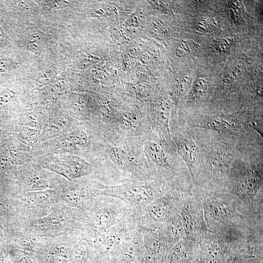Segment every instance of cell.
<instances>
[{"label": "cell", "mask_w": 263, "mask_h": 263, "mask_svg": "<svg viewBox=\"0 0 263 263\" xmlns=\"http://www.w3.org/2000/svg\"><path fill=\"white\" fill-rule=\"evenodd\" d=\"M86 141V134L82 131L72 133L67 138V143L73 147L77 145H84Z\"/></svg>", "instance_id": "44dd1931"}, {"label": "cell", "mask_w": 263, "mask_h": 263, "mask_svg": "<svg viewBox=\"0 0 263 263\" xmlns=\"http://www.w3.org/2000/svg\"><path fill=\"white\" fill-rule=\"evenodd\" d=\"M157 229L168 250L186 238L181 217L179 213L170 216Z\"/></svg>", "instance_id": "9a60e30c"}, {"label": "cell", "mask_w": 263, "mask_h": 263, "mask_svg": "<svg viewBox=\"0 0 263 263\" xmlns=\"http://www.w3.org/2000/svg\"><path fill=\"white\" fill-rule=\"evenodd\" d=\"M52 186L47 176L39 172L28 174L23 181L25 192L47 190Z\"/></svg>", "instance_id": "ac0fdd59"}, {"label": "cell", "mask_w": 263, "mask_h": 263, "mask_svg": "<svg viewBox=\"0 0 263 263\" xmlns=\"http://www.w3.org/2000/svg\"><path fill=\"white\" fill-rule=\"evenodd\" d=\"M11 60L7 57L0 59V72L7 71L11 65Z\"/></svg>", "instance_id": "603a6c76"}, {"label": "cell", "mask_w": 263, "mask_h": 263, "mask_svg": "<svg viewBox=\"0 0 263 263\" xmlns=\"http://www.w3.org/2000/svg\"><path fill=\"white\" fill-rule=\"evenodd\" d=\"M146 263H163L168 251L157 228L141 226Z\"/></svg>", "instance_id": "5bb4252c"}, {"label": "cell", "mask_w": 263, "mask_h": 263, "mask_svg": "<svg viewBox=\"0 0 263 263\" xmlns=\"http://www.w3.org/2000/svg\"><path fill=\"white\" fill-rule=\"evenodd\" d=\"M194 245L186 238L180 240L167 251L163 263H191Z\"/></svg>", "instance_id": "2e32d148"}, {"label": "cell", "mask_w": 263, "mask_h": 263, "mask_svg": "<svg viewBox=\"0 0 263 263\" xmlns=\"http://www.w3.org/2000/svg\"><path fill=\"white\" fill-rule=\"evenodd\" d=\"M15 93L10 90H5L0 93V110L5 108L14 98Z\"/></svg>", "instance_id": "7402d4cb"}, {"label": "cell", "mask_w": 263, "mask_h": 263, "mask_svg": "<svg viewBox=\"0 0 263 263\" xmlns=\"http://www.w3.org/2000/svg\"><path fill=\"white\" fill-rule=\"evenodd\" d=\"M60 202L71 208L85 212L94 204L96 197L93 189L74 185L57 192Z\"/></svg>", "instance_id": "4fadbf2b"}, {"label": "cell", "mask_w": 263, "mask_h": 263, "mask_svg": "<svg viewBox=\"0 0 263 263\" xmlns=\"http://www.w3.org/2000/svg\"><path fill=\"white\" fill-rule=\"evenodd\" d=\"M4 39V35L3 30L0 27V43L3 42Z\"/></svg>", "instance_id": "4316f807"}, {"label": "cell", "mask_w": 263, "mask_h": 263, "mask_svg": "<svg viewBox=\"0 0 263 263\" xmlns=\"http://www.w3.org/2000/svg\"><path fill=\"white\" fill-rule=\"evenodd\" d=\"M144 152L150 174L169 182L188 168L176 149L153 130L144 143Z\"/></svg>", "instance_id": "52a82bcc"}, {"label": "cell", "mask_w": 263, "mask_h": 263, "mask_svg": "<svg viewBox=\"0 0 263 263\" xmlns=\"http://www.w3.org/2000/svg\"><path fill=\"white\" fill-rule=\"evenodd\" d=\"M62 2L63 1L59 0H49L47 1V3L52 8H61L63 3Z\"/></svg>", "instance_id": "cb8c5ba5"}, {"label": "cell", "mask_w": 263, "mask_h": 263, "mask_svg": "<svg viewBox=\"0 0 263 263\" xmlns=\"http://www.w3.org/2000/svg\"><path fill=\"white\" fill-rule=\"evenodd\" d=\"M263 146L251 147L232 162L224 191L242 201L247 215L257 222L255 201L263 193Z\"/></svg>", "instance_id": "7a4b0ae2"}, {"label": "cell", "mask_w": 263, "mask_h": 263, "mask_svg": "<svg viewBox=\"0 0 263 263\" xmlns=\"http://www.w3.org/2000/svg\"><path fill=\"white\" fill-rule=\"evenodd\" d=\"M233 251L219 234L208 227L195 244L191 263H224Z\"/></svg>", "instance_id": "8fae6325"}, {"label": "cell", "mask_w": 263, "mask_h": 263, "mask_svg": "<svg viewBox=\"0 0 263 263\" xmlns=\"http://www.w3.org/2000/svg\"><path fill=\"white\" fill-rule=\"evenodd\" d=\"M111 160L117 166L131 172L138 171L130 155L120 146H112L108 150Z\"/></svg>", "instance_id": "e0dca14e"}, {"label": "cell", "mask_w": 263, "mask_h": 263, "mask_svg": "<svg viewBox=\"0 0 263 263\" xmlns=\"http://www.w3.org/2000/svg\"><path fill=\"white\" fill-rule=\"evenodd\" d=\"M203 130L201 165L193 185L210 191H224L233 161L249 148L263 144Z\"/></svg>", "instance_id": "6da1fadb"}, {"label": "cell", "mask_w": 263, "mask_h": 263, "mask_svg": "<svg viewBox=\"0 0 263 263\" xmlns=\"http://www.w3.org/2000/svg\"><path fill=\"white\" fill-rule=\"evenodd\" d=\"M83 213L87 228L100 232L132 218L138 210L116 198L99 195Z\"/></svg>", "instance_id": "9c48e42d"}, {"label": "cell", "mask_w": 263, "mask_h": 263, "mask_svg": "<svg viewBox=\"0 0 263 263\" xmlns=\"http://www.w3.org/2000/svg\"><path fill=\"white\" fill-rule=\"evenodd\" d=\"M254 257V247L249 245L233 250L224 263H242L244 261Z\"/></svg>", "instance_id": "ffe728a7"}, {"label": "cell", "mask_w": 263, "mask_h": 263, "mask_svg": "<svg viewBox=\"0 0 263 263\" xmlns=\"http://www.w3.org/2000/svg\"><path fill=\"white\" fill-rule=\"evenodd\" d=\"M0 263H12L8 256L4 252H0Z\"/></svg>", "instance_id": "d4e9b609"}, {"label": "cell", "mask_w": 263, "mask_h": 263, "mask_svg": "<svg viewBox=\"0 0 263 263\" xmlns=\"http://www.w3.org/2000/svg\"><path fill=\"white\" fill-rule=\"evenodd\" d=\"M170 131L176 152L186 164L194 182L201 165L203 130L188 127L179 113L171 116Z\"/></svg>", "instance_id": "ba28073f"}, {"label": "cell", "mask_w": 263, "mask_h": 263, "mask_svg": "<svg viewBox=\"0 0 263 263\" xmlns=\"http://www.w3.org/2000/svg\"><path fill=\"white\" fill-rule=\"evenodd\" d=\"M59 202L56 192L52 190L25 192L16 201L19 223L23 226L43 217Z\"/></svg>", "instance_id": "30bf717a"}, {"label": "cell", "mask_w": 263, "mask_h": 263, "mask_svg": "<svg viewBox=\"0 0 263 263\" xmlns=\"http://www.w3.org/2000/svg\"><path fill=\"white\" fill-rule=\"evenodd\" d=\"M9 211L7 205L0 199V212L4 213H7Z\"/></svg>", "instance_id": "484cf974"}, {"label": "cell", "mask_w": 263, "mask_h": 263, "mask_svg": "<svg viewBox=\"0 0 263 263\" xmlns=\"http://www.w3.org/2000/svg\"><path fill=\"white\" fill-rule=\"evenodd\" d=\"M179 214L186 238L197 244L208 227L201 202L192 191L184 200Z\"/></svg>", "instance_id": "7c38bea8"}, {"label": "cell", "mask_w": 263, "mask_h": 263, "mask_svg": "<svg viewBox=\"0 0 263 263\" xmlns=\"http://www.w3.org/2000/svg\"><path fill=\"white\" fill-rule=\"evenodd\" d=\"M171 182L154 177L144 182H129L117 185L97 183L93 188L96 196L119 199L137 209H141L167 192Z\"/></svg>", "instance_id": "8992f818"}, {"label": "cell", "mask_w": 263, "mask_h": 263, "mask_svg": "<svg viewBox=\"0 0 263 263\" xmlns=\"http://www.w3.org/2000/svg\"><path fill=\"white\" fill-rule=\"evenodd\" d=\"M191 128L212 131L220 135L240 137L253 142L263 141V136L249 127L247 111L240 109L231 113L207 114L181 112Z\"/></svg>", "instance_id": "5b68a950"}, {"label": "cell", "mask_w": 263, "mask_h": 263, "mask_svg": "<svg viewBox=\"0 0 263 263\" xmlns=\"http://www.w3.org/2000/svg\"><path fill=\"white\" fill-rule=\"evenodd\" d=\"M90 246L83 239L77 240L73 244L68 263H85L88 257Z\"/></svg>", "instance_id": "d6986e66"}, {"label": "cell", "mask_w": 263, "mask_h": 263, "mask_svg": "<svg viewBox=\"0 0 263 263\" xmlns=\"http://www.w3.org/2000/svg\"><path fill=\"white\" fill-rule=\"evenodd\" d=\"M192 192L201 202L209 228L221 235L239 233L253 237L257 222L237 210L234 196L224 191H210L194 185Z\"/></svg>", "instance_id": "3957f363"}, {"label": "cell", "mask_w": 263, "mask_h": 263, "mask_svg": "<svg viewBox=\"0 0 263 263\" xmlns=\"http://www.w3.org/2000/svg\"><path fill=\"white\" fill-rule=\"evenodd\" d=\"M23 227L42 238L68 237L82 239L87 226L83 212L58 202L46 216L32 221Z\"/></svg>", "instance_id": "277c9868"}]
</instances>
